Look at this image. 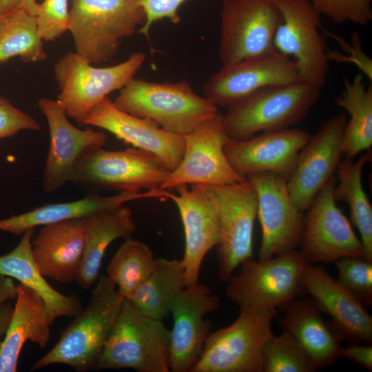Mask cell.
<instances>
[{"mask_svg": "<svg viewBox=\"0 0 372 372\" xmlns=\"http://www.w3.org/2000/svg\"><path fill=\"white\" fill-rule=\"evenodd\" d=\"M94 286L87 307L74 317L55 345L34 362L32 371L52 364H65L78 372L96 369L125 298L107 275L100 276Z\"/></svg>", "mask_w": 372, "mask_h": 372, "instance_id": "cell-1", "label": "cell"}, {"mask_svg": "<svg viewBox=\"0 0 372 372\" xmlns=\"http://www.w3.org/2000/svg\"><path fill=\"white\" fill-rule=\"evenodd\" d=\"M145 21L140 0H71L68 31L75 52L96 64L112 60Z\"/></svg>", "mask_w": 372, "mask_h": 372, "instance_id": "cell-2", "label": "cell"}, {"mask_svg": "<svg viewBox=\"0 0 372 372\" xmlns=\"http://www.w3.org/2000/svg\"><path fill=\"white\" fill-rule=\"evenodd\" d=\"M321 88L302 81L261 88L227 107L223 114L230 139L289 128L303 120L320 98Z\"/></svg>", "mask_w": 372, "mask_h": 372, "instance_id": "cell-3", "label": "cell"}, {"mask_svg": "<svg viewBox=\"0 0 372 372\" xmlns=\"http://www.w3.org/2000/svg\"><path fill=\"white\" fill-rule=\"evenodd\" d=\"M120 110L150 119L172 133L186 135L216 114L218 107L185 81L155 83L133 78L113 101Z\"/></svg>", "mask_w": 372, "mask_h": 372, "instance_id": "cell-4", "label": "cell"}, {"mask_svg": "<svg viewBox=\"0 0 372 372\" xmlns=\"http://www.w3.org/2000/svg\"><path fill=\"white\" fill-rule=\"evenodd\" d=\"M169 335L163 320L141 313L124 299L96 369L170 372Z\"/></svg>", "mask_w": 372, "mask_h": 372, "instance_id": "cell-5", "label": "cell"}, {"mask_svg": "<svg viewBox=\"0 0 372 372\" xmlns=\"http://www.w3.org/2000/svg\"><path fill=\"white\" fill-rule=\"evenodd\" d=\"M230 325L210 332L189 372H262V351L276 309L247 304Z\"/></svg>", "mask_w": 372, "mask_h": 372, "instance_id": "cell-6", "label": "cell"}, {"mask_svg": "<svg viewBox=\"0 0 372 372\" xmlns=\"http://www.w3.org/2000/svg\"><path fill=\"white\" fill-rule=\"evenodd\" d=\"M145 60L143 52H134L125 61L96 67L76 52H69L54 65L59 93L56 100L68 117L83 125L89 112L114 91L134 78Z\"/></svg>", "mask_w": 372, "mask_h": 372, "instance_id": "cell-7", "label": "cell"}, {"mask_svg": "<svg viewBox=\"0 0 372 372\" xmlns=\"http://www.w3.org/2000/svg\"><path fill=\"white\" fill-rule=\"evenodd\" d=\"M171 170L156 155L136 147L86 149L78 158L72 182L96 189L139 192L160 188Z\"/></svg>", "mask_w": 372, "mask_h": 372, "instance_id": "cell-8", "label": "cell"}, {"mask_svg": "<svg viewBox=\"0 0 372 372\" xmlns=\"http://www.w3.org/2000/svg\"><path fill=\"white\" fill-rule=\"evenodd\" d=\"M309 263L296 249L264 261L247 258L226 282V296L239 307L253 304L285 311L304 291L302 279Z\"/></svg>", "mask_w": 372, "mask_h": 372, "instance_id": "cell-9", "label": "cell"}, {"mask_svg": "<svg viewBox=\"0 0 372 372\" xmlns=\"http://www.w3.org/2000/svg\"><path fill=\"white\" fill-rule=\"evenodd\" d=\"M203 185L216 209L218 240V276L227 282L241 262L253 257V232L258 196L247 178L234 185Z\"/></svg>", "mask_w": 372, "mask_h": 372, "instance_id": "cell-10", "label": "cell"}, {"mask_svg": "<svg viewBox=\"0 0 372 372\" xmlns=\"http://www.w3.org/2000/svg\"><path fill=\"white\" fill-rule=\"evenodd\" d=\"M281 21L273 48L296 63L300 80L322 88L329 70L327 48L320 33L321 15L309 0H273Z\"/></svg>", "mask_w": 372, "mask_h": 372, "instance_id": "cell-11", "label": "cell"}, {"mask_svg": "<svg viewBox=\"0 0 372 372\" xmlns=\"http://www.w3.org/2000/svg\"><path fill=\"white\" fill-rule=\"evenodd\" d=\"M219 59L223 65L274 49L281 21L273 0H221Z\"/></svg>", "mask_w": 372, "mask_h": 372, "instance_id": "cell-12", "label": "cell"}, {"mask_svg": "<svg viewBox=\"0 0 372 372\" xmlns=\"http://www.w3.org/2000/svg\"><path fill=\"white\" fill-rule=\"evenodd\" d=\"M217 112L185 135V147L179 165L171 171L160 187L175 189L181 185H234L246 179L236 174L229 163L224 147L229 140Z\"/></svg>", "mask_w": 372, "mask_h": 372, "instance_id": "cell-13", "label": "cell"}, {"mask_svg": "<svg viewBox=\"0 0 372 372\" xmlns=\"http://www.w3.org/2000/svg\"><path fill=\"white\" fill-rule=\"evenodd\" d=\"M335 175L318 192L308 208L300 252L309 263L335 262L345 257H364L362 243L336 205Z\"/></svg>", "mask_w": 372, "mask_h": 372, "instance_id": "cell-14", "label": "cell"}, {"mask_svg": "<svg viewBox=\"0 0 372 372\" xmlns=\"http://www.w3.org/2000/svg\"><path fill=\"white\" fill-rule=\"evenodd\" d=\"M299 81L295 62L274 48L223 65L208 78L203 92L217 107H227L261 88Z\"/></svg>", "mask_w": 372, "mask_h": 372, "instance_id": "cell-15", "label": "cell"}, {"mask_svg": "<svg viewBox=\"0 0 372 372\" xmlns=\"http://www.w3.org/2000/svg\"><path fill=\"white\" fill-rule=\"evenodd\" d=\"M258 196V212L262 240L258 260L264 261L296 249L304 229L302 211L293 203L287 180L271 173L247 177Z\"/></svg>", "mask_w": 372, "mask_h": 372, "instance_id": "cell-16", "label": "cell"}, {"mask_svg": "<svg viewBox=\"0 0 372 372\" xmlns=\"http://www.w3.org/2000/svg\"><path fill=\"white\" fill-rule=\"evenodd\" d=\"M347 121L344 112L326 121L310 135L299 153L295 169L287 180V188L293 203L302 212L335 175L342 155Z\"/></svg>", "mask_w": 372, "mask_h": 372, "instance_id": "cell-17", "label": "cell"}, {"mask_svg": "<svg viewBox=\"0 0 372 372\" xmlns=\"http://www.w3.org/2000/svg\"><path fill=\"white\" fill-rule=\"evenodd\" d=\"M310 135L290 127L265 131L245 140L229 138L224 151L234 171L242 177L271 173L288 180Z\"/></svg>", "mask_w": 372, "mask_h": 372, "instance_id": "cell-18", "label": "cell"}, {"mask_svg": "<svg viewBox=\"0 0 372 372\" xmlns=\"http://www.w3.org/2000/svg\"><path fill=\"white\" fill-rule=\"evenodd\" d=\"M219 307L220 299L205 284L185 286L177 296L170 310V371H190L211 332V322L205 316Z\"/></svg>", "mask_w": 372, "mask_h": 372, "instance_id": "cell-19", "label": "cell"}, {"mask_svg": "<svg viewBox=\"0 0 372 372\" xmlns=\"http://www.w3.org/2000/svg\"><path fill=\"white\" fill-rule=\"evenodd\" d=\"M37 105L46 119L50 132L42 185L45 192L52 193L72 181L80 156L90 147H103L107 137L101 130L90 127L82 130L72 125L56 99L41 98Z\"/></svg>", "mask_w": 372, "mask_h": 372, "instance_id": "cell-20", "label": "cell"}, {"mask_svg": "<svg viewBox=\"0 0 372 372\" xmlns=\"http://www.w3.org/2000/svg\"><path fill=\"white\" fill-rule=\"evenodd\" d=\"M84 125L107 131L134 147L154 154L171 171L184 154V135L169 132L150 119L120 110L108 96L89 112Z\"/></svg>", "mask_w": 372, "mask_h": 372, "instance_id": "cell-21", "label": "cell"}, {"mask_svg": "<svg viewBox=\"0 0 372 372\" xmlns=\"http://www.w3.org/2000/svg\"><path fill=\"white\" fill-rule=\"evenodd\" d=\"M178 194L166 192L165 198L176 205L183 226L185 252L182 260L186 286L197 284L207 254L216 247L218 225L214 203L202 184L181 185Z\"/></svg>", "mask_w": 372, "mask_h": 372, "instance_id": "cell-22", "label": "cell"}, {"mask_svg": "<svg viewBox=\"0 0 372 372\" xmlns=\"http://www.w3.org/2000/svg\"><path fill=\"white\" fill-rule=\"evenodd\" d=\"M302 285L321 312L331 317V327L341 340L371 344L372 317L364 304L321 267L309 263Z\"/></svg>", "mask_w": 372, "mask_h": 372, "instance_id": "cell-23", "label": "cell"}, {"mask_svg": "<svg viewBox=\"0 0 372 372\" xmlns=\"http://www.w3.org/2000/svg\"><path fill=\"white\" fill-rule=\"evenodd\" d=\"M85 218L42 226L32 240V254L44 277L69 284L76 281L83 258Z\"/></svg>", "mask_w": 372, "mask_h": 372, "instance_id": "cell-24", "label": "cell"}, {"mask_svg": "<svg viewBox=\"0 0 372 372\" xmlns=\"http://www.w3.org/2000/svg\"><path fill=\"white\" fill-rule=\"evenodd\" d=\"M16 302L5 335L0 344V372H15L23 345L28 341L44 349L54 322L44 300L34 290L19 284Z\"/></svg>", "mask_w": 372, "mask_h": 372, "instance_id": "cell-25", "label": "cell"}, {"mask_svg": "<svg viewBox=\"0 0 372 372\" xmlns=\"http://www.w3.org/2000/svg\"><path fill=\"white\" fill-rule=\"evenodd\" d=\"M159 189L145 192H119L110 196L96 194L82 198L52 204H46L28 211L0 220V231L22 235L26 230L60 221L85 218L92 214L110 210L125 203L143 198H159Z\"/></svg>", "mask_w": 372, "mask_h": 372, "instance_id": "cell-26", "label": "cell"}, {"mask_svg": "<svg viewBox=\"0 0 372 372\" xmlns=\"http://www.w3.org/2000/svg\"><path fill=\"white\" fill-rule=\"evenodd\" d=\"M279 320L307 352L318 370L333 364L340 357L341 340L327 324L312 298L293 300Z\"/></svg>", "mask_w": 372, "mask_h": 372, "instance_id": "cell-27", "label": "cell"}, {"mask_svg": "<svg viewBox=\"0 0 372 372\" xmlns=\"http://www.w3.org/2000/svg\"><path fill=\"white\" fill-rule=\"evenodd\" d=\"M135 230L132 211L124 205L85 218L83 254L75 281L80 287L89 289L95 285L110 245L131 237Z\"/></svg>", "mask_w": 372, "mask_h": 372, "instance_id": "cell-28", "label": "cell"}, {"mask_svg": "<svg viewBox=\"0 0 372 372\" xmlns=\"http://www.w3.org/2000/svg\"><path fill=\"white\" fill-rule=\"evenodd\" d=\"M34 232V229L26 230L14 249L0 256V275L36 291L44 300L53 322L60 317H75L83 309L81 300L75 295L61 293L48 282L32 254Z\"/></svg>", "mask_w": 372, "mask_h": 372, "instance_id": "cell-29", "label": "cell"}, {"mask_svg": "<svg viewBox=\"0 0 372 372\" xmlns=\"http://www.w3.org/2000/svg\"><path fill=\"white\" fill-rule=\"evenodd\" d=\"M185 286L182 260L156 258L152 271L128 300L141 313L163 320Z\"/></svg>", "mask_w": 372, "mask_h": 372, "instance_id": "cell-30", "label": "cell"}, {"mask_svg": "<svg viewBox=\"0 0 372 372\" xmlns=\"http://www.w3.org/2000/svg\"><path fill=\"white\" fill-rule=\"evenodd\" d=\"M364 75L357 74L352 80L345 79L336 104L349 115L347 121L342 154L353 158L372 145V85H366Z\"/></svg>", "mask_w": 372, "mask_h": 372, "instance_id": "cell-31", "label": "cell"}, {"mask_svg": "<svg viewBox=\"0 0 372 372\" xmlns=\"http://www.w3.org/2000/svg\"><path fill=\"white\" fill-rule=\"evenodd\" d=\"M371 153L362 154L359 159L346 158L338 165L339 180L333 189L334 200L346 203L350 209L351 219L357 227L364 251V258L372 260V207L363 189L362 173Z\"/></svg>", "mask_w": 372, "mask_h": 372, "instance_id": "cell-32", "label": "cell"}, {"mask_svg": "<svg viewBox=\"0 0 372 372\" xmlns=\"http://www.w3.org/2000/svg\"><path fill=\"white\" fill-rule=\"evenodd\" d=\"M43 42L36 16L18 7L0 14V64L15 57L26 63L46 60Z\"/></svg>", "mask_w": 372, "mask_h": 372, "instance_id": "cell-33", "label": "cell"}, {"mask_svg": "<svg viewBox=\"0 0 372 372\" xmlns=\"http://www.w3.org/2000/svg\"><path fill=\"white\" fill-rule=\"evenodd\" d=\"M155 259L146 244L129 237L111 258L107 276L116 285L121 296L129 300L152 271Z\"/></svg>", "mask_w": 372, "mask_h": 372, "instance_id": "cell-34", "label": "cell"}, {"mask_svg": "<svg viewBox=\"0 0 372 372\" xmlns=\"http://www.w3.org/2000/svg\"><path fill=\"white\" fill-rule=\"evenodd\" d=\"M262 372H313L318 369L296 339L287 331L273 335L262 351Z\"/></svg>", "mask_w": 372, "mask_h": 372, "instance_id": "cell-35", "label": "cell"}, {"mask_svg": "<svg viewBox=\"0 0 372 372\" xmlns=\"http://www.w3.org/2000/svg\"><path fill=\"white\" fill-rule=\"evenodd\" d=\"M338 281L363 304H372V260L345 257L335 261Z\"/></svg>", "mask_w": 372, "mask_h": 372, "instance_id": "cell-36", "label": "cell"}, {"mask_svg": "<svg viewBox=\"0 0 372 372\" xmlns=\"http://www.w3.org/2000/svg\"><path fill=\"white\" fill-rule=\"evenodd\" d=\"M316 10L335 23L366 25L372 21V0H309Z\"/></svg>", "mask_w": 372, "mask_h": 372, "instance_id": "cell-37", "label": "cell"}, {"mask_svg": "<svg viewBox=\"0 0 372 372\" xmlns=\"http://www.w3.org/2000/svg\"><path fill=\"white\" fill-rule=\"evenodd\" d=\"M68 0H43L39 3L36 21L43 41L51 42L68 31Z\"/></svg>", "mask_w": 372, "mask_h": 372, "instance_id": "cell-38", "label": "cell"}, {"mask_svg": "<svg viewBox=\"0 0 372 372\" xmlns=\"http://www.w3.org/2000/svg\"><path fill=\"white\" fill-rule=\"evenodd\" d=\"M327 36L331 37L340 45L343 54L339 51L327 50L329 61L338 62H349L355 65L361 71V74L369 80H372V59L362 49L360 36L358 32L351 34V40L347 41L342 37L330 31H324Z\"/></svg>", "mask_w": 372, "mask_h": 372, "instance_id": "cell-39", "label": "cell"}, {"mask_svg": "<svg viewBox=\"0 0 372 372\" xmlns=\"http://www.w3.org/2000/svg\"><path fill=\"white\" fill-rule=\"evenodd\" d=\"M39 123L32 116L14 106L0 96V139L10 137L19 132H39Z\"/></svg>", "mask_w": 372, "mask_h": 372, "instance_id": "cell-40", "label": "cell"}, {"mask_svg": "<svg viewBox=\"0 0 372 372\" xmlns=\"http://www.w3.org/2000/svg\"><path fill=\"white\" fill-rule=\"evenodd\" d=\"M187 0H140L145 12L146 21L138 32L149 35L152 25L165 19L177 24L180 21L178 9Z\"/></svg>", "mask_w": 372, "mask_h": 372, "instance_id": "cell-41", "label": "cell"}, {"mask_svg": "<svg viewBox=\"0 0 372 372\" xmlns=\"http://www.w3.org/2000/svg\"><path fill=\"white\" fill-rule=\"evenodd\" d=\"M340 357L372 371L371 344L350 342L347 346L342 347Z\"/></svg>", "mask_w": 372, "mask_h": 372, "instance_id": "cell-42", "label": "cell"}, {"mask_svg": "<svg viewBox=\"0 0 372 372\" xmlns=\"http://www.w3.org/2000/svg\"><path fill=\"white\" fill-rule=\"evenodd\" d=\"M17 297V286L12 278L0 275V304Z\"/></svg>", "mask_w": 372, "mask_h": 372, "instance_id": "cell-43", "label": "cell"}, {"mask_svg": "<svg viewBox=\"0 0 372 372\" xmlns=\"http://www.w3.org/2000/svg\"><path fill=\"white\" fill-rule=\"evenodd\" d=\"M13 311V306L3 302L0 304V344L5 335Z\"/></svg>", "mask_w": 372, "mask_h": 372, "instance_id": "cell-44", "label": "cell"}, {"mask_svg": "<svg viewBox=\"0 0 372 372\" xmlns=\"http://www.w3.org/2000/svg\"><path fill=\"white\" fill-rule=\"evenodd\" d=\"M17 7L21 8L31 14L36 16L39 8V3H37V0H20Z\"/></svg>", "mask_w": 372, "mask_h": 372, "instance_id": "cell-45", "label": "cell"}, {"mask_svg": "<svg viewBox=\"0 0 372 372\" xmlns=\"http://www.w3.org/2000/svg\"><path fill=\"white\" fill-rule=\"evenodd\" d=\"M20 0H0V14H4L19 5Z\"/></svg>", "mask_w": 372, "mask_h": 372, "instance_id": "cell-46", "label": "cell"}]
</instances>
